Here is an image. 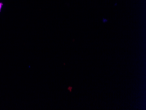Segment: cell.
<instances>
[{"instance_id": "7a4b0ae2", "label": "cell", "mask_w": 146, "mask_h": 110, "mask_svg": "<svg viewBox=\"0 0 146 110\" xmlns=\"http://www.w3.org/2000/svg\"><path fill=\"white\" fill-rule=\"evenodd\" d=\"M2 3H0V11H1V8H2Z\"/></svg>"}, {"instance_id": "3957f363", "label": "cell", "mask_w": 146, "mask_h": 110, "mask_svg": "<svg viewBox=\"0 0 146 110\" xmlns=\"http://www.w3.org/2000/svg\"><path fill=\"white\" fill-rule=\"evenodd\" d=\"M72 88L71 87H69L68 88V89H69V90H70V91L71 92V89H72Z\"/></svg>"}, {"instance_id": "6da1fadb", "label": "cell", "mask_w": 146, "mask_h": 110, "mask_svg": "<svg viewBox=\"0 0 146 110\" xmlns=\"http://www.w3.org/2000/svg\"><path fill=\"white\" fill-rule=\"evenodd\" d=\"M108 19H105V18H103V20H102V22L104 23H106V22H108Z\"/></svg>"}]
</instances>
